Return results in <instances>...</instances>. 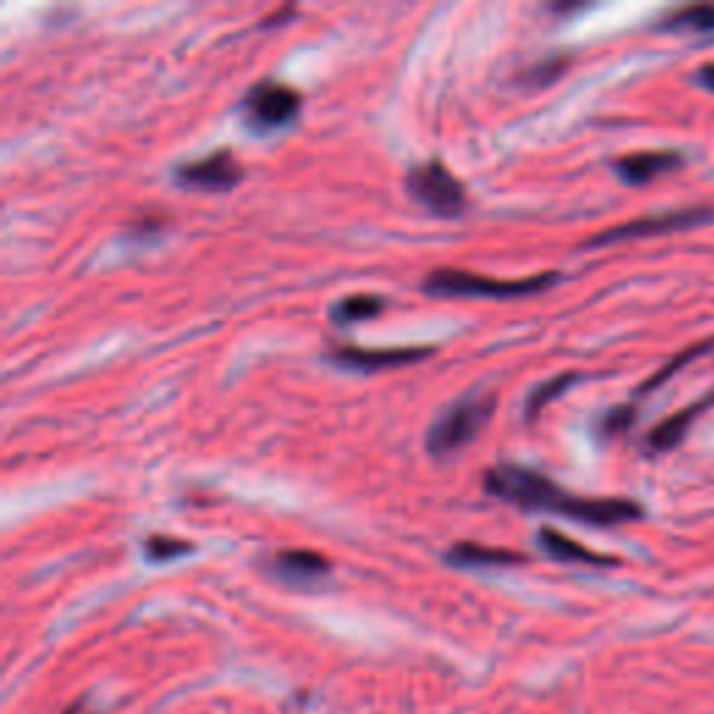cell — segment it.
<instances>
[{
  "instance_id": "cell-5",
  "label": "cell",
  "mask_w": 714,
  "mask_h": 714,
  "mask_svg": "<svg viewBox=\"0 0 714 714\" xmlns=\"http://www.w3.org/2000/svg\"><path fill=\"white\" fill-rule=\"evenodd\" d=\"M299 107H302V98L293 87L277 82L257 84L251 89V96L246 98V118L255 129L274 131L291 123L296 118Z\"/></svg>"
},
{
  "instance_id": "cell-15",
  "label": "cell",
  "mask_w": 714,
  "mask_h": 714,
  "mask_svg": "<svg viewBox=\"0 0 714 714\" xmlns=\"http://www.w3.org/2000/svg\"><path fill=\"white\" fill-rule=\"evenodd\" d=\"M386 307L380 296H369V293H357V296L340 299L333 307V318L340 324H355L366 322V318L380 316V310Z\"/></svg>"
},
{
  "instance_id": "cell-17",
  "label": "cell",
  "mask_w": 714,
  "mask_h": 714,
  "mask_svg": "<svg viewBox=\"0 0 714 714\" xmlns=\"http://www.w3.org/2000/svg\"><path fill=\"white\" fill-rule=\"evenodd\" d=\"M191 542H182V539H173V536H149V542H145V555L151 561L176 559V555L191 553Z\"/></svg>"
},
{
  "instance_id": "cell-10",
  "label": "cell",
  "mask_w": 714,
  "mask_h": 714,
  "mask_svg": "<svg viewBox=\"0 0 714 714\" xmlns=\"http://www.w3.org/2000/svg\"><path fill=\"white\" fill-rule=\"evenodd\" d=\"M712 402H714V393L706 399H697V402H692V405L684 408V411L673 413V416H667L664 422H661L659 428L648 435L650 450H653V453H670V450H675V446L684 441V435L690 433V428H692V422L697 419V413L706 411Z\"/></svg>"
},
{
  "instance_id": "cell-6",
  "label": "cell",
  "mask_w": 714,
  "mask_h": 714,
  "mask_svg": "<svg viewBox=\"0 0 714 714\" xmlns=\"http://www.w3.org/2000/svg\"><path fill=\"white\" fill-rule=\"evenodd\" d=\"M712 218L708 209L692 207V209H673V213H659L648 215V218L628 220L623 227L608 229V232L597 235V238L589 240V246H608L617 244V240H631V238H650V235H667V232H679V229H692L701 227L703 220Z\"/></svg>"
},
{
  "instance_id": "cell-11",
  "label": "cell",
  "mask_w": 714,
  "mask_h": 714,
  "mask_svg": "<svg viewBox=\"0 0 714 714\" xmlns=\"http://www.w3.org/2000/svg\"><path fill=\"white\" fill-rule=\"evenodd\" d=\"M539 544H542L544 553L553 555V559L559 561H575V564H592V566L617 564V559H612V555L595 553V550H589L586 544L575 542V539H570V536L559 533V530L553 528L539 530Z\"/></svg>"
},
{
  "instance_id": "cell-18",
  "label": "cell",
  "mask_w": 714,
  "mask_h": 714,
  "mask_svg": "<svg viewBox=\"0 0 714 714\" xmlns=\"http://www.w3.org/2000/svg\"><path fill=\"white\" fill-rule=\"evenodd\" d=\"M708 346H712V340H706V344H695V346H690V349H684V351H681V355H675V360H670V364H667V366H664V369H661V371H659V375H653V377H650V380H648V382H645V386H642V391H653V388L664 386V382H667V380H670V377H673V375H675V371H679V369H684V366H686V364H690L692 357H695V355H701V351H706V349H708Z\"/></svg>"
},
{
  "instance_id": "cell-4",
  "label": "cell",
  "mask_w": 714,
  "mask_h": 714,
  "mask_svg": "<svg viewBox=\"0 0 714 714\" xmlns=\"http://www.w3.org/2000/svg\"><path fill=\"white\" fill-rule=\"evenodd\" d=\"M408 191L419 204L441 218H458L466 213V191L444 162L433 160L408 173Z\"/></svg>"
},
{
  "instance_id": "cell-8",
  "label": "cell",
  "mask_w": 714,
  "mask_h": 714,
  "mask_svg": "<svg viewBox=\"0 0 714 714\" xmlns=\"http://www.w3.org/2000/svg\"><path fill=\"white\" fill-rule=\"evenodd\" d=\"M433 355L430 346H411V349H366V346H338L333 349V360L340 366L360 371H380L393 369V366L416 364L422 357Z\"/></svg>"
},
{
  "instance_id": "cell-3",
  "label": "cell",
  "mask_w": 714,
  "mask_h": 714,
  "mask_svg": "<svg viewBox=\"0 0 714 714\" xmlns=\"http://www.w3.org/2000/svg\"><path fill=\"white\" fill-rule=\"evenodd\" d=\"M495 413V399L491 397H466L455 402L428 433V450L435 458L461 453L464 446L480 435L486 422Z\"/></svg>"
},
{
  "instance_id": "cell-2",
  "label": "cell",
  "mask_w": 714,
  "mask_h": 714,
  "mask_svg": "<svg viewBox=\"0 0 714 714\" xmlns=\"http://www.w3.org/2000/svg\"><path fill=\"white\" fill-rule=\"evenodd\" d=\"M559 280V274L548 271L539 277H524V280H497V277L469 274L458 268H439L424 280V291L433 296H472V299H513L530 296Z\"/></svg>"
},
{
  "instance_id": "cell-13",
  "label": "cell",
  "mask_w": 714,
  "mask_h": 714,
  "mask_svg": "<svg viewBox=\"0 0 714 714\" xmlns=\"http://www.w3.org/2000/svg\"><path fill=\"white\" fill-rule=\"evenodd\" d=\"M446 559L461 566H511L524 564V555L511 553V550H497V548H483V544H455Z\"/></svg>"
},
{
  "instance_id": "cell-20",
  "label": "cell",
  "mask_w": 714,
  "mask_h": 714,
  "mask_svg": "<svg viewBox=\"0 0 714 714\" xmlns=\"http://www.w3.org/2000/svg\"><path fill=\"white\" fill-rule=\"evenodd\" d=\"M697 82L706 89H714V62H708V65H703L701 71H697Z\"/></svg>"
},
{
  "instance_id": "cell-12",
  "label": "cell",
  "mask_w": 714,
  "mask_h": 714,
  "mask_svg": "<svg viewBox=\"0 0 714 714\" xmlns=\"http://www.w3.org/2000/svg\"><path fill=\"white\" fill-rule=\"evenodd\" d=\"M274 572L285 581H316V577L327 575L329 561L318 553H310V550H282V553L274 555L271 561Z\"/></svg>"
},
{
  "instance_id": "cell-19",
  "label": "cell",
  "mask_w": 714,
  "mask_h": 714,
  "mask_svg": "<svg viewBox=\"0 0 714 714\" xmlns=\"http://www.w3.org/2000/svg\"><path fill=\"white\" fill-rule=\"evenodd\" d=\"M628 422H631V411L619 408V411H614L612 416L606 419V430H608V433H619V430L628 428Z\"/></svg>"
},
{
  "instance_id": "cell-1",
  "label": "cell",
  "mask_w": 714,
  "mask_h": 714,
  "mask_svg": "<svg viewBox=\"0 0 714 714\" xmlns=\"http://www.w3.org/2000/svg\"><path fill=\"white\" fill-rule=\"evenodd\" d=\"M483 483H486L488 495L500 497L511 506L528 508V511H553L575 522L623 524L642 519V508L637 502L623 500V497H575L548 475L528 469V466H495L486 472Z\"/></svg>"
},
{
  "instance_id": "cell-16",
  "label": "cell",
  "mask_w": 714,
  "mask_h": 714,
  "mask_svg": "<svg viewBox=\"0 0 714 714\" xmlns=\"http://www.w3.org/2000/svg\"><path fill=\"white\" fill-rule=\"evenodd\" d=\"M572 382H575V375H564V377H555V380H550V382H544V386L536 388L528 399V419L539 416V411H542L548 402H553L559 393H564Z\"/></svg>"
},
{
  "instance_id": "cell-9",
  "label": "cell",
  "mask_w": 714,
  "mask_h": 714,
  "mask_svg": "<svg viewBox=\"0 0 714 714\" xmlns=\"http://www.w3.org/2000/svg\"><path fill=\"white\" fill-rule=\"evenodd\" d=\"M681 165H684V156L679 151H637V154L619 156L614 162V171L628 185H648L656 176L679 171Z\"/></svg>"
},
{
  "instance_id": "cell-7",
  "label": "cell",
  "mask_w": 714,
  "mask_h": 714,
  "mask_svg": "<svg viewBox=\"0 0 714 714\" xmlns=\"http://www.w3.org/2000/svg\"><path fill=\"white\" fill-rule=\"evenodd\" d=\"M244 176V167L235 160V154L229 149L213 151V154L202 156V160L185 162L182 167H176V178L185 187L193 191H229L235 187Z\"/></svg>"
},
{
  "instance_id": "cell-14",
  "label": "cell",
  "mask_w": 714,
  "mask_h": 714,
  "mask_svg": "<svg viewBox=\"0 0 714 714\" xmlns=\"http://www.w3.org/2000/svg\"><path fill=\"white\" fill-rule=\"evenodd\" d=\"M661 25L670 31H697V34H706V31H714V3H695V7L675 9V12L667 14L661 20Z\"/></svg>"
}]
</instances>
